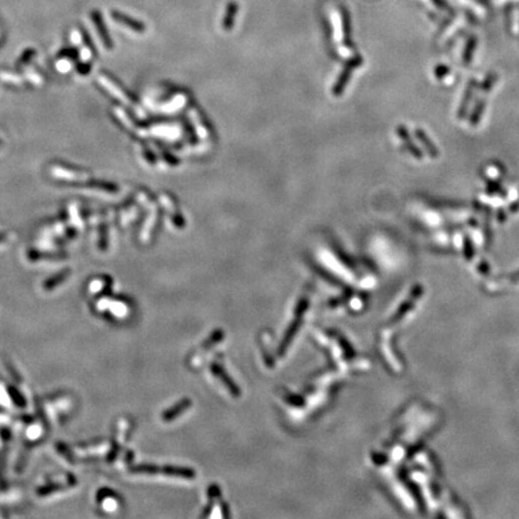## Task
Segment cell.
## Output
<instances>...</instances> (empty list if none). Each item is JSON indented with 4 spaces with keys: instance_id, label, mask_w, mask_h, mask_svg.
<instances>
[{
    "instance_id": "obj_3",
    "label": "cell",
    "mask_w": 519,
    "mask_h": 519,
    "mask_svg": "<svg viewBox=\"0 0 519 519\" xmlns=\"http://www.w3.org/2000/svg\"><path fill=\"white\" fill-rule=\"evenodd\" d=\"M238 12V5L236 3H230L228 6V11H226L225 15V21H224V28L226 30H230V28H232L233 22H235V16Z\"/></svg>"
},
{
    "instance_id": "obj_4",
    "label": "cell",
    "mask_w": 519,
    "mask_h": 519,
    "mask_svg": "<svg viewBox=\"0 0 519 519\" xmlns=\"http://www.w3.org/2000/svg\"><path fill=\"white\" fill-rule=\"evenodd\" d=\"M34 53H35V51H34V49H28V51L24 52L23 57H22L21 60L18 61V64H24V63H27L28 60H30V58L33 57Z\"/></svg>"
},
{
    "instance_id": "obj_5",
    "label": "cell",
    "mask_w": 519,
    "mask_h": 519,
    "mask_svg": "<svg viewBox=\"0 0 519 519\" xmlns=\"http://www.w3.org/2000/svg\"><path fill=\"white\" fill-rule=\"evenodd\" d=\"M77 69L80 70L81 73H87V72H89L90 66H89L88 64H82V65H79V67H77Z\"/></svg>"
},
{
    "instance_id": "obj_2",
    "label": "cell",
    "mask_w": 519,
    "mask_h": 519,
    "mask_svg": "<svg viewBox=\"0 0 519 519\" xmlns=\"http://www.w3.org/2000/svg\"><path fill=\"white\" fill-rule=\"evenodd\" d=\"M112 17H113V20L118 22V23L123 24V26H125L127 28H130V29L133 30V32H137V33H143L145 30V26L142 22H139L137 20H133L132 17L127 16V15H124L122 14V12L119 11H113L112 12Z\"/></svg>"
},
{
    "instance_id": "obj_1",
    "label": "cell",
    "mask_w": 519,
    "mask_h": 519,
    "mask_svg": "<svg viewBox=\"0 0 519 519\" xmlns=\"http://www.w3.org/2000/svg\"><path fill=\"white\" fill-rule=\"evenodd\" d=\"M92 20H93V23H94V26L96 28V30H98L99 35H100V37H101L102 42H104V45L106 46L108 49H112V47H113V43H112L111 36H110V34H108V32H107V28H106V26H105L104 20H102V16H101L100 12H99V11H93L92 12Z\"/></svg>"
}]
</instances>
